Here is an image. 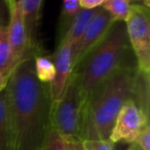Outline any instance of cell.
Returning <instances> with one entry per match:
<instances>
[{
  "label": "cell",
  "mask_w": 150,
  "mask_h": 150,
  "mask_svg": "<svg viewBox=\"0 0 150 150\" xmlns=\"http://www.w3.org/2000/svg\"><path fill=\"white\" fill-rule=\"evenodd\" d=\"M5 94L14 150H41L50 125L52 99L50 85L37 79L33 57L22 60L12 71Z\"/></svg>",
  "instance_id": "cell-1"
},
{
  "label": "cell",
  "mask_w": 150,
  "mask_h": 150,
  "mask_svg": "<svg viewBox=\"0 0 150 150\" xmlns=\"http://www.w3.org/2000/svg\"><path fill=\"white\" fill-rule=\"evenodd\" d=\"M137 63L119 69L84 100L80 140H108L121 107L133 96Z\"/></svg>",
  "instance_id": "cell-2"
},
{
  "label": "cell",
  "mask_w": 150,
  "mask_h": 150,
  "mask_svg": "<svg viewBox=\"0 0 150 150\" xmlns=\"http://www.w3.org/2000/svg\"><path fill=\"white\" fill-rule=\"evenodd\" d=\"M137 63L128 42L124 22H114L106 35L73 69L79 88L86 98L119 69Z\"/></svg>",
  "instance_id": "cell-3"
},
{
  "label": "cell",
  "mask_w": 150,
  "mask_h": 150,
  "mask_svg": "<svg viewBox=\"0 0 150 150\" xmlns=\"http://www.w3.org/2000/svg\"><path fill=\"white\" fill-rule=\"evenodd\" d=\"M83 96L75 76L71 75L63 95L52 104L50 125L67 140H80Z\"/></svg>",
  "instance_id": "cell-4"
},
{
  "label": "cell",
  "mask_w": 150,
  "mask_h": 150,
  "mask_svg": "<svg viewBox=\"0 0 150 150\" xmlns=\"http://www.w3.org/2000/svg\"><path fill=\"white\" fill-rule=\"evenodd\" d=\"M126 33L137 67L150 73V20L149 8L142 4H131L126 22Z\"/></svg>",
  "instance_id": "cell-5"
},
{
  "label": "cell",
  "mask_w": 150,
  "mask_h": 150,
  "mask_svg": "<svg viewBox=\"0 0 150 150\" xmlns=\"http://www.w3.org/2000/svg\"><path fill=\"white\" fill-rule=\"evenodd\" d=\"M145 124H150V122L143 117L137 105L130 99L118 112L109 140L114 144L117 142L132 144Z\"/></svg>",
  "instance_id": "cell-6"
},
{
  "label": "cell",
  "mask_w": 150,
  "mask_h": 150,
  "mask_svg": "<svg viewBox=\"0 0 150 150\" xmlns=\"http://www.w3.org/2000/svg\"><path fill=\"white\" fill-rule=\"evenodd\" d=\"M115 21L104 9L98 8L96 14L88 25L77 45L72 49L73 65L77 64L86 53L103 39Z\"/></svg>",
  "instance_id": "cell-7"
},
{
  "label": "cell",
  "mask_w": 150,
  "mask_h": 150,
  "mask_svg": "<svg viewBox=\"0 0 150 150\" xmlns=\"http://www.w3.org/2000/svg\"><path fill=\"white\" fill-rule=\"evenodd\" d=\"M52 59L55 65V78L50 84V93L52 104H54L63 95L73 73L72 45L67 41L59 42Z\"/></svg>",
  "instance_id": "cell-8"
},
{
  "label": "cell",
  "mask_w": 150,
  "mask_h": 150,
  "mask_svg": "<svg viewBox=\"0 0 150 150\" xmlns=\"http://www.w3.org/2000/svg\"><path fill=\"white\" fill-rule=\"evenodd\" d=\"M24 12L25 23L28 32L31 48L35 52L41 51L37 41L38 26L41 18V9L43 0H19Z\"/></svg>",
  "instance_id": "cell-9"
},
{
  "label": "cell",
  "mask_w": 150,
  "mask_h": 150,
  "mask_svg": "<svg viewBox=\"0 0 150 150\" xmlns=\"http://www.w3.org/2000/svg\"><path fill=\"white\" fill-rule=\"evenodd\" d=\"M132 100L137 105L143 117L150 122V73L137 69Z\"/></svg>",
  "instance_id": "cell-10"
},
{
  "label": "cell",
  "mask_w": 150,
  "mask_h": 150,
  "mask_svg": "<svg viewBox=\"0 0 150 150\" xmlns=\"http://www.w3.org/2000/svg\"><path fill=\"white\" fill-rule=\"evenodd\" d=\"M96 9H84V8H80L76 16L72 18V21L69 24V27L67 29L66 33H65L64 37L62 38L61 41H67L72 45V49L77 45L79 42L80 38H81L82 34L84 33L88 25L94 18L96 14ZM60 41V42H61Z\"/></svg>",
  "instance_id": "cell-11"
},
{
  "label": "cell",
  "mask_w": 150,
  "mask_h": 150,
  "mask_svg": "<svg viewBox=\"0 0 150 150\" xmlns=\"http://www.w3.org/2000/svg\"><path fill=\"white\" fill-rule=\"evenodd\" d=\"M0 150H14V132L8 112L5 89L0 92Z\"/></svg>",
  "instance_id": "cell-12"
},
{
  "label": "cell",
  "mask_w": 150,
  "mask_h": 150,
  "mask_svg": "<svg viewBox=\"0 0 150 150\" xmlns=\"http://www.w3.org/2000/svg\"><path fill=\"white\" fill-rule=\"evenodd\" d=\"M19 64L8 40L6 25L0 23V74L9 78L16 67Z\"/></svg>",
  "instance_id": "cell-13"
},
{
  "label": "cell",
  "mask_w": 150,
  "mask_h": 150,
  "mask_svg": "<svg viewBox=\"0 0 150 150\" xmlns=\"http://www.w3.org/2000/svg\"><path fill=\"white\" fill-rule=\"evenodd\" d=\"M33 59L37 79L41 83L50 85L55 78V65L52 56L44 55L41 51H39L33 56Z\"/></svg>",
  "instance_id": "cell-14"
},
{
  "label": "cell",
  "mask_w": 150,
  "mask_h": 150,
  "mask_svg": "<svg viewBox=\"0 0 150 150\" xmlns=\"http://www.w3.org/2000/svg\"><path fill=\"white\" fill-rule=\"evenodd\" d=\"M115 22H126L130 13L131 3L128 0H104L102 5Z\"/></svg>",
  "instance_id": "cell-15"
},
{
  "label": "cell",
  "mask_w": 150,
  "mask_h": 150,
  "mask_svg": "<svg viewBox=\"0 0 150 150\" xmlns=\"http://www.w3.org/2000/svg\"><path fill=\"white\" fill-rule=\"evenodd\" d=\"M79 9V0H63V9L60 20V31H59V42L64 37L69 24Z\"/></svg>",
  "instance_id": "cell-16"
},
{
  "label": "cell",
  "mask_w": 150,
  "mask_h": 150,
  "mask_svg": "<svg viewBox=\"0 0 150 150\" xmlns=\"http://www.w3.org/2000/svg\"><path fill=\"white\" fill-rule=\"evenodd\" d=\"M41 150H70V144L69 140L50 125Z\"/></svg>",
  "instance_id": "cell-17"
},
{
  "label": "cell",
  "mask_w": 150,
  "mask_h": 150,
  "mask_svg": "<svg viewBox=\"0 0 150 150\" xmlns=\"http://www.w3.org/2000/svg\"><path fill=\"white\" fill-rule=\"evenodd\" d=\"M84 150H114V143L110 140H82Z\"/></svg>",
  "instance_id": "cell-18"
},
{
  "label": "cell",
  "mask_w": 150,
  "mask_h": 150,
  "mask_svg": "<svg viewBox=\"0 0 150 150\" xmlns=\"http://www.w3.org/2000/svg\"><path fill=\"white\" fill-rule=\"evenodd\" d=\"M143 150H150V124H145L138 133L135 142Z\"/></svg>",
  "instance_id": "cell-19"
},
{
  "label": "cell",
  "mask_w": 150,
  "mask_h": 150,
  "mask_svg": "<svg viewBox=\"0 0 150 150\" xmlns=\"http://www.w3.org/2000/svg\"><path fill=\"white\" fill-rule=\"evenodd\" d=\"M11 2L12 0H0V23L3 25L7 24Z\"/></svg>",
  "instance_id": "cell-20"
},
{
  "label": "cell",
  "mask_w": 150,
  "mask_h": 150,
  "mask_svg": "<svg viewBox=\"0 0 150 150\" xmlns=\"http://www.w3.org/2000/svg\"><path fill=\"white\" fill-rule=\"evenodd\" d=\"M104 0H79L80 8L84 9H96L102 7Z\"/></svg>",
  "instance_id": "cell-21"
},
{
  "label": "cell",
  "mask_w": 150,
  "mask_h": 150,
  "mask_svg": "<svg viewBox=\"0 0 150 150\" xmlns=\"http://www.w3.org/2000/svg\"><path fill=\"white\" fill-rule=\"evenodd\" d=\"M70 150H84L81 140H69Z\"/></svg>",
  "instance_id": "cell-22"
},
{
  "label": "cell",
  "mask_w": 150,
  "mask_h": 150,
  "mask_svg": "<svg viewBox=\"0 0 150 150\" xmlns=\"http://www.w3.org/2000/svg\"><path fill=\"white\" fill-rule=\"evenodd\" d=\"M7 82H8V78L4 77L3 75H1V74H0V92H2V91L6 88Z\"/></svg>",
  "instance_id": "cell-23"
},
{
  "label": "cell",
  "mask_w": 150,
  "mask_h": 150,
  "mask_svg": "<svg viewBox=\"0 0 150 150\" xmlns=\"http://www.w3.org/2000/svg\"><path fill=\"white\" fill-rule=\"evenodd\" d=\"M128 150H143V149L138 144H136V143H132L130 145V147L128 148Z\"/></svg>",
  "instance_id": "cell-24"
},
{
  "label": "cell",
  "mask_w": 150,
  "mask_h": 150,
  "mask_svg": "<svg viewBox=\"0 0 150 150\" xmlns=\"http://www.w3.org/2000/svg\"><path fill=\"white\" fill-rule=\"evenodd\" d=\"M142 5H144L146 8L150 7V0H142Z\"/></svg>",
  "instance_id": "cell-25"
},
{
  "label": "cell",
  "mask_w": 150,
  "mask_h": 150,
  "mask_svg": "<svg viewBox=\"0 0 150 150\" xmlns=\"http://www.w3.org/2000/svg\"><path fill=\"white\" fill-rule=\"evenodd\" d=\"M131 4H142V0H128Z\"/></svg>",
  "instance_id": "cell-26"
}]
</instances>
